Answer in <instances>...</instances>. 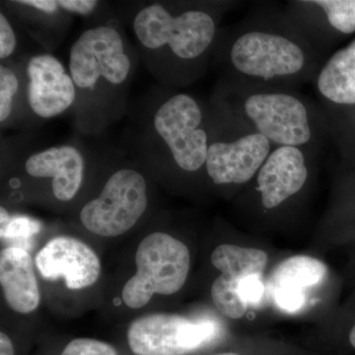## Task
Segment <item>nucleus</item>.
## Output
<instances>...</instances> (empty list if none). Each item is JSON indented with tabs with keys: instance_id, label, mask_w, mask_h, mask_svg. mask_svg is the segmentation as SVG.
I'll list each match as a JSON object with an SVG mask.
<instances>
[{
	"instance_id": "f257e3e1",
	"label": "nucleus",
	"mask_w": 355,
	"mask_h": 355,
	"mask_svg": "<svg viewBox=\"0 0 355 355\" xmlns=\"http://www.w3.org/2000/svg\"><path fill=\"white\" fill-rule=\"evenodd\" d=\"M225 6L219 2L155 1L133 14L139 58L166 88L186 87L205 76Z\"/></svg>"
},
{
	"instance_id": "f03ea898",
	"label": "nucleus",
	"mask_w": 355,
	"mask_h": 355,
	"mask_svg": "<svg viewBox=\"0 0 355 355\" xmlns=\"http://www.w3.org/2000/svg\"><path fill=\"white\" fill-rule=\"evenodd\" d=\"M214 53L228 81L292 89L314 80L319 51L287 13L263 12L217 40Z\"/></svg>"
},
{
	"instance_id": "7ed1b4c3",
	"label": "nucleus",
	"mask_w": 355,
	"mask_h": 355,
	"mask_svg": "<svg viewBox=\"0 0 355 355\" xmlns=\"http://www.w3.org/2000/svg\"><path fill=\"white\" fill-rule=\"evenodd\" d=\"M139 51L114 21L84 30L69 50V69L76 88V127L95 135L127 113Z\"/></svg>"
},
{
	"instance_id": "20e7f679",
	"label": "nucleus",
	"mask_w": 355,
	"mask_h": 355,
	"mask_svg": "<svg viewBox=\"0 0 355 355\" xmlns=\"http://www.w3.org/2000/svg\"><path fill=\"white\" fill-rule=\"evenodd\" d=\"M211 101L273 147L313 153L323 139V114L293 89L224 80Z\"/></svg>"
},
{
	"instance_id": "39448f33",
	"label": "nucleus",
	"mask_w": 355,
	"mask_h": 355,
	"mask_svg": "<svg viewBox=\"0 0 355 355\" xmlns=\"http://www.w3.org/2000/svg\"><path fill=\"white\" fill-rule=\"evenodd\" d=\"M210 140V107L195 96L167 88L147 114L139 139L141 155L179 171L205 170Z\"/></svg>"
},
{
	"instance_id": "423d86ee",
	"label": "nucleus",
	"mask_w": 355,
	"mask_h": 355,
	"mask_svg": "<svg viewBox=\"0 0 355 355\" xmlns=\"http://www.w3.org/2000/svg\"><path fill=\"white\" fill-rule=\"evenodd\" d=\"M272 144L211 101L205 173L216 186L244 184L260 171Z\"/></svg>"
},
{
	"instance_id": "0eeeda50",
	"label": "nucleus",
	"mask_w": 355,
	"mask_h": 355,
	"mask_svg": "<svg viewBox=\"0 0 355 355\" xmlns=\"http://www.w3.org/2000/svg\"><path fill=\"white\" fill-rule=\"evenodd\" d=\"M137 273L128 280L121 297L128 307L139 309L154 294L172 295L184 286L191 256L183 242L163 232L147 235L135 254Z\"/></svg>"
},
{
	"instance_id": "6e6552de",
	"label": "nucleus",
	"mask_w": 355,
	"mask_h": 355,
	"mask_svg": "<svg viewBox=\"0 0 355 355\" xmlns=\"http://www.w3.org/2000/svg\"><path fill=\"white\" fill-rule=\"evenodd\" d=\"M148 207L146 177L132 167H121L107 179L99 196L80 210L84 227L102 237H116L139 222Z\"/></svg>"
},
{
	"instance_id": "1a4fd4ad",
	"label": "nucleus",
	"mask_w": 355,
	"mask_h": 355,
	"mask_svg": "<svg viewBox=\"0 0 355 355\" xmlns=\"http://www.w3.org/2000/svg\"><path fill=\"white\" fill-rule=\"evenodd\" d=\"M216 335L211 322L158 313L135 320L128 328V342L135 355H187L209 345Z\"/></svg>"
},
{
	"instance_id": "9d476101",
	"label": "nucleus",
	"mask_w": 355,
	"mask_h": 355,
	"mask_svg": "<svg viewBox=\"0 0 355 355\" xmlns=\"http://www.w3.org/2000/svg\"><path fill=\"white\" fill-rule=\"evenodd\" d=\"M25 97L28 116L50 120L62 116L76 103V88L69 69L50 53L24 60Z\"/></svg>"
},
{
	"instance_id": "9b49d317",
	"label": "nucleus",
	"mask_w": 355,
	"mask_h": 355,
	"mask_svg": "<svg viewBox=\"0 0 355 355\" xmlns=\"http://www.w3.org/2000/svg\"><path fill=\"white\" fill-rule=\"evenodd\" d=\"M36 266L44 279L64 277L71 291L93 286L100 277L101 263L85 243L69 236L53 238L36 256Z\"/></svg>"
},
{
	"instance_id": "f8f14e48",
	"label": "nucleus",
	"mask_w": 355,
	"mask_h": 355,
	"mask_svg": "<svg viewBox=\"0 0 355 355\" xmlns=\"http://www.w3.org/2000/svg\"><path fill=\"white\" fill-rule=\"evenodd\" d=\"M309 155L313 153L299 147H273L254 177L263 209H277L302 191L309 178Z\"/></svg>"
},
{
	"instance_id": "ddd939ff",
	"label": "nucleus",
	"mask_w": 355,
	"mask_h": 355,
	"mask_svg": "<svg viewBox=\"0 0 355 355\" xmlns=\"http://www.w3.org/2000/svg\"><path fill=\"white\" fill-rule=\"evenodd\" d=\"M83 147L60 144L34 151L26 157L23 168L28 177L50 180L51 193L58 202H71L83 187L86 170Z\"/></svg>"
},
{
	"instance_id": "4468645a",
	"label": "nucleus",
	"mask_w": 355,
	"mask_h": 355,
	"mask_svg": "<svg viewBox=\"0 0 355 355\" xmlns=\"http://www.w3.org/2000/svg\"><path fill=\"white\" fill-rule=\"evenodd\" d=\"M0 284L7 304L28 314L38 308L40 291L34 261L23 248L8 247L0 254Z\"/></svg>"
},
{
	"instance_id": "2eb2a0df",
	"label": "nucleus",
	"mask_w": 355,
	"mask_h": 355,
	"mask_svg": "<svg viewBox=\"0 0 355 355\" xmlns=\"http://www.w3.org/2000/svg\"><path fill=\"white\" fill-rule=\"evenodd\" d=\"M314 83L322 102L355 106V40L322 64Z\"/></svg>"
},
{
	"instance_id": "dca6fc26",
	"label": "nucleus",
	"mask_w": 355,
	"mask_h": 355,
	"mask_svg": "<svg viewBox=\"0 0 355 355\" xmlns=\"http://www.w3.org/2000/svg\"><path fill=\"white\" fill-rule=\"evenodd\" d=\"M294 19L323 20L324 23L303 33L312 44L323 25L343 35L355 32V0H310L291 2L286 12Z\"/></svg>"
},
{
	"instance_id": "f3484780",
	"label": "nucleus",
	"mask_w": 355,
	"mask_h": 355,
	"mask_svg": "<svg viewBox=\"0 0 355 355\" xmlns=\"http://www.w3.org/2000/svg\"><path fill=\"white\" fill-rule=\"evenodd\" d=\"M24 60L0 64V125L9 128L28 118L25 97Z\"/></svg>"
},
{
	"instance_id": "a211bd4d",
	"label": "nucleus",
	"mask_w": 355,
	"mask_h": 355,
	"mask_svg": "<svg viewBox=\"0 0 355 355\" xmlns=\"http://www.w3.org/2000/svg\"><path fill=\"white\" fill-rule=\"evenodd\" d=\"M327 266L309 256H295L286 259L273 270L270 286L273 289H289L305 292L323 280Z\"/></svg>"
},
{
	"instance_id": "6ab92c4d",
	"label": "nucleus",
	"mask_w": 355,
	"mask_h": 355,
	"mask_svg": "<svg viewBox=\"0 0 355 355\" xmlns=\"http://www.w3.org/2000/svg\"><path fill=\"white\" fill-rule=\"evenodd\" d=\"M212 265L222 273L241 280L252 275H261L268 263L266 252L235 245H220L210 257Z\"/></svg>"
},
{
	"instance_id": "aec40b11",
	"label": "nucleus",
	"mask_w": 355,
	"mask_h": 355,
	"mask_svg": "<svg viewBox=\"0 0 355 355\" xmlns=\"http://www.w3.org/2000/svg\"><path fill=\"white\" fill-rule=\"evenodd\" d=\"M240 280L221 273L211 286V297L219 312L230 319H241L248 304L240 296L238 287Z\"/></svg>"
},
{
	"instance_id": "412c9836",
	"label": "nucleus",
	"mask_w": 355,
	"mask_h": 355,
	"mask_svg": "<svg viewBox=\"0 0 355 355\" xmlns=\"http://www.w3.org/2000/svg\"><path fill=\"white\" fill-rule=\"evenodd\" d=\"M41 230V224L25 216L10 217L1 207V239L28 240Z\"/></svg>"
},
{
	"instance_id": "4be33fe9",
	"label": "nucleus",
	"mask_w": 355,
	"mask_h": 355,
	"mask_svg": "<svg viewBox=\"0 0 355 355\" xmlns=\"http://www.w3.org/2000/svg\"><path fill=\"white\" fill-rule=\"evenodd\" d=\"M60 355H118L109 343L93 338H76L65 347Z\"/></svg>"
},
{
	"instance_id": "5701e85b",
	"label": "nucleus",
	"mask_w": 355,
	"mask_h": 355,
	"mask_svg": "<svg viewBox=\"0 0 355 355\" xmlns=\"http://www.w3.org/2000/svg\"><path fill=\"white\" fill-rule=\"evenodd\" d=\"M18 46L15 28L7 14L0 12V60L1 62L11 60Z\"/></svg>"
},
{
	"instance_id": "b1692460",
	"label": "nucleus",
	"mask_w": 355,
	"mask_h": 355,
	"mask_svg": "<svg viewBox=\"0 0 355 355\" xmlns=\"http://www.w3.org/2000/svg\"><path fill=\"white\" fill-rule=\"evenodd\" d=\"M272 291L275 303L287 312H296L304 305L305 292L289 291V289H273Z\"/></svg>"
},
{
	"instance_id": "393cba45",
	"label": "nucleus",
	"mask_w": 355,
	"mask_h": 355,
	"mask_svg": "<svg viewBox=\"0 0 355 355\" xmlns=\"http://www.w3.org/2000/svg\"><path fill=\"white\" fill-rule=\"evenodd\" d=\"M238 291L247 304L258 303L265 292V286L261 282V275H252L243 279L239 284Z\"/></svg>"
},
{
	"instance_id": "a878e982",
	"label": "nucleus",
	"mask_w": 355,
	"mask_h": 355,
	"mask_svg": "<svg viewBox=\"0 0 355 355\" xmlns=\"http://www.w3.org/2000/svg\"><path fill=\"white\" fill-rule=\"evenodd\" d=\"M60 8L69 15L90 16L99 8L100 2L96 0H58Z\"/></svg>"
},
{
	"instance_id": "bb28decb",
	"label": "nucleus",
	"mask_w": 355,
	"mask_h": 355,
	"mask_svg": "<svg viewBox=\"0 0 355 355\" xmlns=\"http://www.w3.org/2000/svg\"><path fill=\"white\" fill-rule=\"evenodd\" d=\"M0 355H14V347L6 334H0Z\"/></svg>"
},
{
	"instance_id": "cd10ccee",
	"label": "nucleus",
	"mask_w": 355,
	"mask_h": 355,
	"mask_svg": "<svg viewBox=\"0 0 355 355\" xmlns=\"http://www.w3.org/2000/svg\"><path fill=\"white\" fill-rule=\"evenodd\" d=\"M349 340L350 345H352V347H354V349H355V324L354 326V328L352 329V331H350Z\"/></svg>"
},
{
	"instance_id": "c85d7f7f",
	"label": "nucleus",
	"mask_w": 355,
	"mask_h": 355,
	"mask_svg": "<svg viewBox=\"0 0 355 355\" xmlns=\"http://www.w3.org/2000/svg\"><path fill=\"white\" fill-rule=\"evenodd\" d=\"M214 355H241V354H235V352H225V354H214Z\"/></svg>"
}]
</instances>
